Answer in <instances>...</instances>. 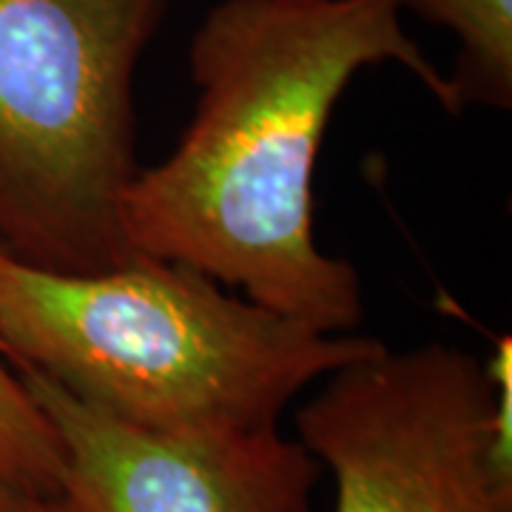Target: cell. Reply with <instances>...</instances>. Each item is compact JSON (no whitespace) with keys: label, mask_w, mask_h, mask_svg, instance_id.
I'll use <instances>...</instances> for the list:
<instances>
[{"label":"cell","mask_w":512,"mask_h":512,"mask_svg":"<svg viewBox=\"0 0 512 512\" xmlns=\"http://www.w3.org/2000/svg\"><path fill=\"white\" fill-rule=\"evenodd\" d=\"M382 63L461 114L396 0H220L188 49L191 126L123 191L128 248L197 268L322 333H353L365 319L362 279L316 242L313 177L333 106Z\"/></svg>","instance_id":"1"},{"label":"cell","mask_w":512,"mask_h":512,"mask_svg":"<svg viewBox=\"0 0 512 512\" xmlns=\"http://www.w3.org/2000/svg\"><path fill=\"white\" fill-rule=\"evenodd\" d=\"M0 342L15 365L157 433L279 427L302 390L382 348L268 311L183 262L134 254L63 274L3 245Z\"/></svg>","instance_id":"2"},{"label":"cell","mask_w":512,"mask_h":512,"mask_svg":"<svg viewBox=\"0 0 512 512\" xmlns=\"http://www.w3.org/2000/svg\"><path fill=\"white\" fill-rule=\"evenodd\" d=\"M165 0H0V245L29 265L128 262L134 74Z\"/></svg>","instance_id":"3"},{"label":"cell","mask_w":512,"mask_h":512,"mask_svg":"<svg viewBox=\"0 0 512 512\" xmlns=\"http://www.w3.org/2000/svg\"><path fill=\"white\" fill-rule=\"evenodd\" d=\"M296 439L333 476V512H512L487 367L453 345H382L333 370Z\"/></svg>","instance_id":"4"},{"label":"cell","mask_w":512,"mask_h":512,"mask_svg":"<svg viewBox=\"0 0 512 512\" xmlns=\"http://www.w3.org/2000/svg\"><path fill=\"white\" fill-rule=\"evenodd\" d=\"M15 367L55 427L60 501L69 512H316L322 467L279 427L157 433Z\"/></svg>","instance_id":"5"},{"label":"cell","mask_w":512,"mask_h":512,"mask_svg":"<svg viewBox=\"0 0 512 512\" xmlns=\"http://www.w3.org/2000/svg\"><path fill=\"white\" fill-rule=\"evenodd\" d=\"M456 37L458 109H512V0H396Z\"/></svg>","instance_id":"6"},{"label":"cell","mask_w":512,"mask_h":512,"mask_svg":"<svg viewBox=\"0 0 512 512\" xmlns=\"http://www.w3.org/2000/svg\"><path fill=\"white\" fill-rule=\"evenodd\" d=\"M60 473L63 453L55 427L0 342V484L60 495Z\"/></svg>","instance_id":"7"},{"label":"cell","mask_w":512,"mask_h":512,"mask_svg":"<svg viewBox=\"0 0 512 512\" xmlns=\"http://www.w3.org/2000/svg\"><path fill=\"white\" fill-rule=\"evenodd\" d=\"M0 512H69V507L60 501V495L0 484Z\"/></svg>","instance_id":"8"}]
</instances>
